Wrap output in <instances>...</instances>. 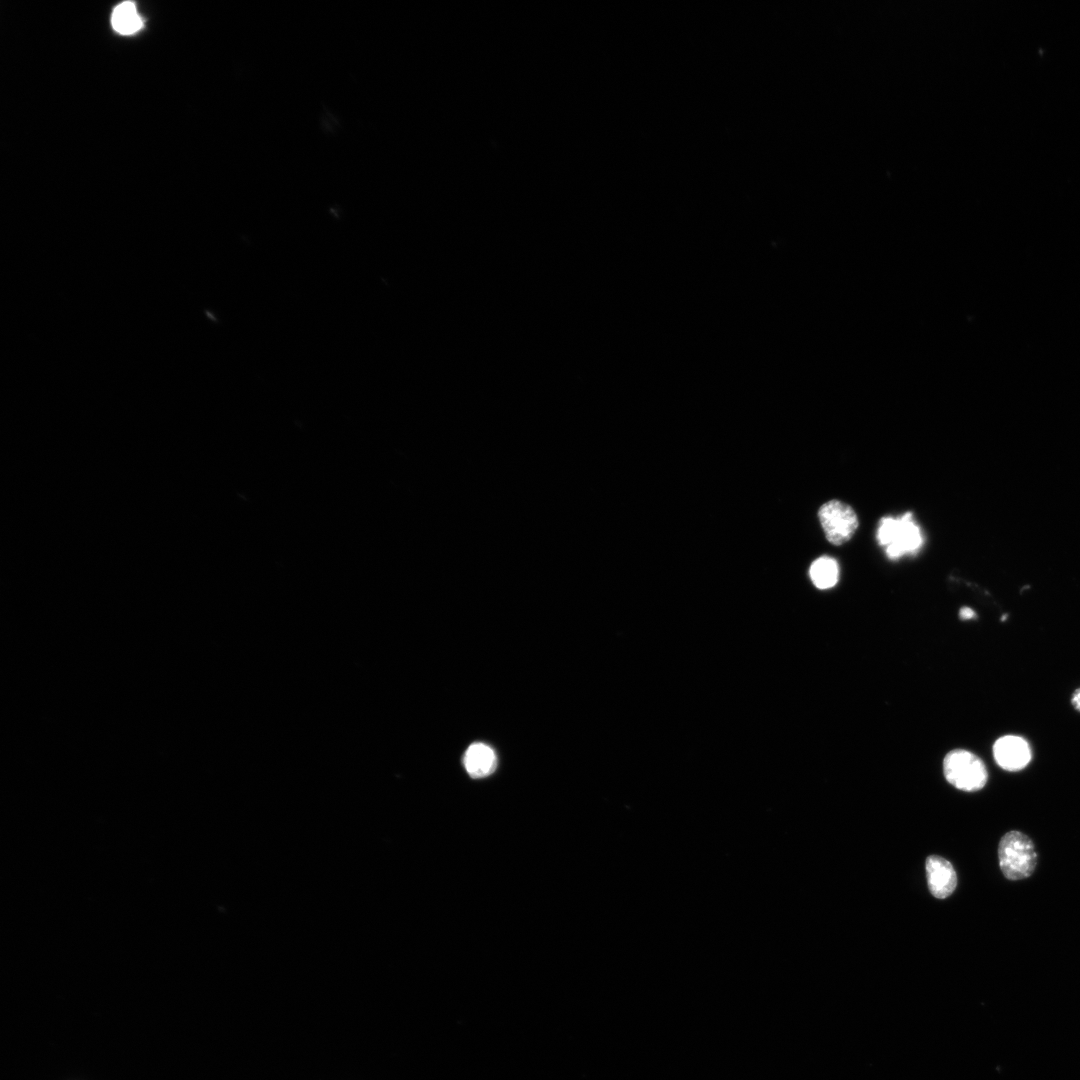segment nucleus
<instances>
[{
  "instance_id": "6",
  "label": "nucleus",
  "mask_w": 1080,
  "mask_h": 1080,
  "mask_svg": "<svg viewBox=\"0 0 1080 1080\" xmlns=\"http://www.w3.org/2000/svg\"><path fill=\"white\" fill-rule=\"evenodd\" d=\"M925 867L931 894L938 899L950 896L957 885V875L952 864L941 856L931 855L927 857Z\"/></svg>"
},
{
  "instance_id": "7",
  "label": "nucleus",
  "mask_w": 1080,
  "mask_h": 1080,
  "mask_svg": "<svg viewBox=\"0 0 1080 1080\" xmlns=\"http://www.w3.org/2000/svg\"><path fill=\"white\" fill-rule=\"evenodd\" d=\"M496 755L492 748L483 743H474L464 755V766L473 778L490 775L496 768Z\"/></svg>"
},
{
  "instance_id": "11",
  "label": "nucleus",
  "mask_w": 1080,
  "mask_h": 1080,
  "mask_svg": "<svg viewBox=\"0 0 1080 1080\" xmlns=\"http://www.w3.org/2000/svg\"><path fill=\"white\" fill-rule=\"evenodd\" d=\"M1071 703L1074 709L1080 712V687L1072 694Z\"/></svg>"
},
{
  "instance_id": "9",
  "label": "nucleus",
  "mask_w": 1080,
  "mask_h": 1080,
  "mask_svg": "<svg viewBox=\"0 0 1080 1080\" xmlns=\"http://www.w3.org/2000/svg\"><path fill=\"white\" fill-rule=\"evenodd\" d=\"M809 575L813 584L818 589H829L835 586L839 579V565L829 556H821L813 561L809 569Z\"/></svg>"
},
{
  "instance_id": "4",
  "label": "nucleus",
  "mask_w": 1080,
  "mask_h": 1080,
  "mask_svg": "<svg viewBox=\"0 0 1080 1080\" xmlns=\"http://www.w3.org/2000/svg\"><path fill=\"white\" fill-rule=\"evenodd\" d=\"M818 518L826 539L837 546L849 541L859 524L853 508L837 499L825 502L818 511Z\"/></svg>"
},
{
  "instance_id": "5",
  "label": "nucleus",
  "mask_w": 1080,
  "mask_h": 1080,
  "mask_svg": "<svg viewBox=\"0 0 1080 1080\" xmlns=\"http://www.w3.org/2000/svg\"><path fill=\"white\" fill-rule=\"evenodd\" d=\"M993 757L997 765L1009 772H1017L1028 766L1032 759L1029 742L1019 735H1004L993 744Z\"/></svg>"
},
{
  "instance_id": "1",
  "label": "nucleus",
  "mask_w": 1080,
  "mask_h": 1080,
  "mask_svg": "<svg viewBox=\"0 0 1080 1080\" xmlns=\"http://www.w3.org/2000/svg\"><path fill=\"white\" fill-rule=\"evenodd\" d=\"M876 538L880 545L885 546L890 559L916 553L923 544L920 527L914 522L911 512L899 517L881 518Z\"/></svg>"
},
{
  "instance_id": "3",
  "label": "nucleus",
  "mask_w": 1080,
  "mask_h": 1080,
  "mask_svg": "<svg viewBox=\"0 0 1080 1080\" xmlns=\"http://www.w3.org/2000/svg\"><path fill=\"white\" fill-rule=\"evenodd\" d=\"M946 780L957 789L971 792L982 789L988 779L983 761L970 751L957 749L949 752L943 761Z\"/></svg>"
},
{
  "instance_id": "8",
  "label": "nucleus",
  "mask_w": 1080,
  "mask_h": 1080,
  "mask_svg": "<svg viewBox=\"0 0 1080 1080\" xmlns=\"http://www.w3.org/2000/svg\"><path fill=\"white\" fill-rule=\"evenodd\" d=\"M111 24L116 32L122 35H130L142 28L143 21L137 12L135 4L126 1L114 8Z\"/></svg>"
},
{
  "instance_id": "2",
  "label": "nucleus",
  "mask_w": 1080,
  "mask_h": 1080,
  "mask_svg": "<svg viewBox=\"0 0 1080 1080\" xmlns=\"http://www.w3.org/2000/svg\"><path fill=\"white\" fill-rule=\"evenodd\" d=\"M999 865L1004 876L1010 880L1029 877L1037 864V853L1031 839L1019 832H1007L998 848Z\"/></svg>"
},
{
  "instance_id": "10",
  "label": "nucleus",
  "mask_w": 1080,
  "mask_h": 1080,
  "mask_svg": "<svg viewBox=\"0 0 1080 1080\" xmlns=\"http://www.w3.org/2000/svg\"><path fill=\"white\" fill-rule=\"evenodd\" d=\"M975 616H976L975 611L973 609H971L970 607H962L960 609V611H959V617L962 620H970V619L975 618Z\"/></svg>"
}]
</instances>
